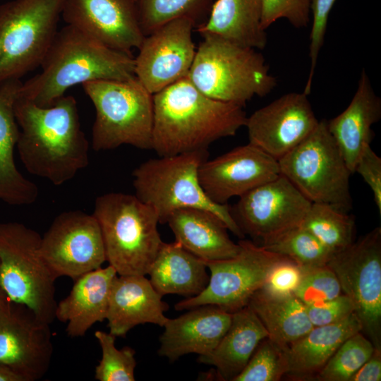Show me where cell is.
<instances>
[{
	"instance_id": "cell-1",
	"label": "cell",
	"mask_w": 381,
	"mask_h": 381,
	"mask_svg": "<svg viewBox=\"0 0 381 381\" xmlns=\"http://www.w3.org/2000/svg\"><path fill=\"white\" fill-rule=\"evenodd\" d=\"M13 110L19 127L16 147L30 174L61 186L89 164L90 145L74 97L64 95L43 107L17 95Z\"/></svg>"
},
{
	"instance_id": "cell-2",
	"label": "cell",
	"mask_w": 381,
	"mask_h": 381,
	"mask_svg": "<svg viewBox=\"0 0 381 381\" xmlns=\"http://www.w3.org/2000/svg\"><path fill=\"white\" fill-rule=\"evenodd\" d=\"M152 150L159 157L207 150L245 126L243 107L212 99L188 76L153 95Z\"/></svg>"
},
{
	"instance_id": "cell-3",
	"label": "cell",
	"mask_w": 381,
	"mask_h": 381,
	"mask_svg": "<svg viewBox=\"0 0 381 381\" xmlns=\"http://www.w3.org/2000/svg\"><path fill=\"white\" fill-rule=\"evenodd\" d=\"M40 67V73L22 83L18 95L43 107L75 85L135 77L132 54L109 48L69 25L58 30Z\"/></svg>"
},
{
	"instance_id": "cell-4",
	"label": "cell",
	"mask_w": 381,
	"mask_h": 381,
	"mask_svg": "<svg viewBox=\"0 0 381 381\" xmlns=\"http://www.w3.org/2000/svg\"><path fill=\"white\" fill-rule=\"evenodd\" d=\"M196 49L188 78L205 95L244 107L277 86L264 56L257 49L205 34Z\"/></svg>"
},
{
	"instance_id": "cell-5",
	"label": "cell",
	"mask_w": 381,
	"mask_h": 381,
	"mask_svg": "<svg viewBox=\"0 0 381 381\" xmlns=\"http://www.w3.org/2000/svg\"><path fill=\"white\" fill-rule=\"evenodd\" d=\"M92 214L117 274L146 276L163 243L155 210L135 195L109 193L96 198Z\"/></svg>"
},
{
	"instance_id": "cell-6",
	"label": "cell",
	"mask_w": 381,
	"mask_h": 381,
	"mask_svg": "<svg viewBox=\"0 0 381 381\" xmlns=\"http://www.w3.org/2000/svg\"><path fill=\"white\" fill-rule=\"evenodd\" d=\"M208 151L201 150L148 159L132 173L136 197L152 207L157 213L159 223L182 208H199L217 215L228 230L244 238L231 212L228 204L212 201L199 181V168L207 159Z\"/></svg>"
},
{
	"instance_id": "cell-7",
	"label": "cell",
	"mask_w": 381,
	"mask_h": 381,
	"mask_svg": "<svg viewBox=\"0 0 381 381\" xmlns=\"http://www.w3.org/2000/svg\"><path fill=\"white\" fill-rule=\"evenodd\" d=\"M82 87L95 109L91 139L95 151L123 145L152 150L153 95L135 77L90 81Z\"/></svg>"
},
{
	"instance_id": "cell-8",
	"label": "cell",
	"mask_w": 381,
	"mask_h": 381,
	"mask_svg": "<svg viewBox=\"0 0 381 381\" xmlns=\"http://www.w3.org/2000/svg\"><path fill=\"white\" fill-rule=\"evenodd\" d=\"M42 236L18 222L0 223V285L42 322H54L56 278L40 253Z\"/></svg>"
},
{
	"instance_id": "cell-9",
	"label": "cell",
	"mask_w": 381,
	"mask_h": 381,
	"mask_svg": "<svg viewBox=\"0 0 381 381\" xmlns=\"http://www.w3.org/2000/svg\"><path fill=\"white\" fill-rule=\"evenodd\" d=\"M280 174L311 202L324 203L344 212L352 208V174L322 119L311 133L278 159Z\"/></svg>"
},
{
	"instance_id": "cell-10",
	"label": "cell",
	"mask_w": 381,
	"mask_h": 381,
	"mask_svg": "<svg viewBox=\"0 0 381 381\" xmlns=\"http://www.w3.org/2000/svg\"><path fill=\"white\" fill-rule=\"evenodd\" d=\"M65 0H11L0 5V84L40 66L58 31Z\"/></svg>"
},
{
	"instance_id": "cell-11",
	"label": "cell",
	"mask_w": 381,
	"mask_h": 381,
	"mask_svg": "<svg viewBox=\"0 0 381 381\" xmlns=\"http://www.w3.org/2000/svg\"><path fill=\"white\" fill-rule=\"evenodd\" d=\"M327 265L351 300L362 332L381 348V228L332 254Z\"/></svg>"
},
{
	"instance_id": "cell-12",
	"label": "cell",
	"mask_w": 381,
	"mask_h": 381,
	"mask_svg": "<svg viewBox=\"0 0 381 381\" xmlns=\"http://www.w3.org/2000/svg\"><path fill=\"white\" fill-rule=\"evenodd\" d=\"M238 244L240 250L234 257L203 260L210 271L207 286L198 295L176 303V310L213 305L234 313L248 305L253 294L262 286L272 267L287 258L248 240H241Z\"/></svg>"
},
{
	"instance_id": "cell-13",
	"label": "cell",
	"mask_w": 381,
	"mask_h": 381,
	"mask_svg": "<svg viewBox=\"0 0 381 381\" xmlns=\"http://www.w3.org/2000/svg\"><path fill=\"white\" fill-rule=\"evenodd\" d=\"M40 253L56 279L65 276L75 280L107 261L97 220L80 210L55 217L41 238Z\"/></svg>"
},
{
	"instance_id": "cell-14",
	"label": "cell",
	"mask_w": 381,
	"mask_h": 381,
	"mask_svg": "<svg viewBox=\"0 0 381 381\" xmlns=\"http://www.w3.org/2000/svg\"><path fill=\"white\" fill-rule=\"evenodd\" d=\"M53 344L49 325L28 306L0 294V363L23 381H37L47 373Z\"/></svg>"
},
{
	"instance_id": "cell-15",
	"label": "cell",
	"mask_w": 381,
	"mask_h": 381,
	"mask_svg": "<svg viewBox=\"0 0 381 381\" xmlns=\"http://www.w3.org/2000/svg\"><path fill=\"white\" fill-rule=\"evenodd\" d=\"M312 202L280 174L239 197L231 214L244 234L264 242L299 226Z\"/></svg>"
},
{
	"instance_id": "cell-16",
	"label": "cell",
	"mask_w": 381,
	"mask_h": 381,
	"mask_svg": "<svg viewBox=\"0 0 381 381\" xmlns=\"http://www.w3.org/2000/svg\"><path fill=\"white\" fill-rule=\"evenodd\" d=\"M195 22L186 17L171 20L145 36L135 60V76L155 95L186 77L195 56Z\"/></svg>"
},
{
	"instance_id": "cell-17",
	"label": "cell",
	"mask_w": 381,
	"mask_h": 381,
	"mask_svg": "<svg viewBox=\"0 0 381 381\" xmlns=\"http://www.w3.org/2000/svg\"><path fill=\"white\" fill-rule=\"evenodd\" d=\"M308 95L289 92L247 116L250 143L276 159L302 142L318 124Z\"/></svg>"
},
{
	"instance_id": "cell-18",
	"label": "cell",
	"mask_w": 381,
	"mask_h": 381,
	"mask_svg": "<svg viewBox=\"0 0 381 381\" xmlns=\"http://www.w3.org/2000/svg\"><path fill=\"white\" fill-rule=\"evenodd\" d=\"M278 160L248 143L202 163L199 181L207 197L227 204L234 197L274 179L280 175Z\"/></svg>"
},
{
	"instance_id": "cell-19",
	"label": "cell",
	"mask_w": 381,
	"mask_h": 381,
	"mask_svg": "<svg viewBox=\"0 0 381 381\" xmlns=\"http://www.w3.org/2000/svg\"><path fill=\"white\" fill-rule=\"evenodd\" d=\"M61 18L66 25L128 54L145 37L135 0H65Z\"/></svg>"
},
{
	"instance_id": "cell-20",
	"label": "cell",
	"mask_w": 381,
	"mask_h": 381,
	"mask_svg": "<svg viewBox=\"0 0 381 381\" xmlns=\"http://www.w3.org/2000/svg\"><path fill=\"white\" fill-rule=\"evenodd\" d=\"M231 319L232 313L213 305L198 306L168 318L159 337L158 354L171 362L188 353L207 355L218 345Z\"/></svg>"
},
{
	"instance_id": "cell-21",
	"label": "cell",
	"mask_w": 381,
	"mask_h": 381,
	"mask_svg": "<svg viewBox=\"0 0 381 381\" xmlns=\"http://www.w3.org/2000/svg\"><path fill=\"white\" fill-rule=\"evenodd\" d=\"M145 275H116L109 301L106 319L109 332L125 337L138 325L151 323L164 327L169 308Z\"/></svg>"
},
{
	"instance_id": "cell-22",
	"label": "cell",
	"mask_w": 381,
	"mask_h": 381,
	"mask_svg": "<svg viewBox=\"0 0 381 381\" xmlns=\"http://www.w3.org/2000/svg\"><path fill=\"white\" fill-rule=\"evenodd\" d=\"M381 118V99L363 69L358 87L348 107L327 121L329 131L351 172L365 147L370 145L372 126Z\"/></svg>"
},
{
	"instance_id": "cell-23",
	"label": "cell",
	"mask_w": 381,
	"mask_h": 381,
	"mask_svg": "<svg viewBox=\"0 0 381 381\" xmlns=\"http://www.w3.org/2000/svg\"><path fill=\"white\" fill-rule=\"evenodd\" d=\"M116 270L108 265L88 272L74 280L69 294L56 305L55 318L66 322L69 337H83L107 314L109 296Z\"/></svg>"
},
{
	"instance_id": "cell-24",
	"label": "cell",
	"mask_w": 381,
	"mask_h": 381,
	"mask_svg": "<svg viewBox=\"0 0 381 381\" xmlns=\"http://www.w3.org/2000/svg\"><path fill=\"white\" fill-rule=\"evenodd\" d=\"M22 85L20 80L0 84V200L10 205H28L39 195L37 186L25 178L14 160L19 127L13 104Z\"/></svg>"
},
{
	"instance_id": "cell-25",
	"label": "cell",
	"mask_w": 381,
	"mask_h": 381,
	"mask_svg": "<svg viewBox=\"0 0 381 381\" xmlns=\"http://www.w3.org/2000/svg\"><path fill=\"white\" fill-rule=\"evenodd\" d=\"M166 223L175 241L204 261L234 257L240 250L227 233L224 223L212 212L199 208L174 211Z\"/></svg>"
},
{
	"instance_id": "cell-26",
	"label": "cell",
	"mask_w": 381,
	"mask_h": 381,
	"mask_svg": "<svg viewBox=\"0 0 381 381\" xmlns=\"http://www.w3.org/2000/svg\"><path fill=\"white\" fill-rule=\"evenodd\" d=\"M361 331L355 313L333 324L313 327L286 348V375L298 380L315 377L339 346Z\"/></svg>"
},
{
	"instance_id": "cell-27",
	"label": "cell",
	"mask_w": 381,
	"mask_h": 381,
	"mask_svg": "<svg viewBox=\"0 0 381 381\" xmlns=\"http://www.w3.org/2000/svg\"><path fill=\"white\" fill-rule=\"evenodd\" d=\"M267 337L268 334L262 322L246 306L232 313L230 326L218 345L210 353L199 356L198 361L215 367L219 380L231 381Z\"/></svg>"
},
{
	"instance_id": "cell-28",
	"label": "cell",
	"mask_w": 381,
	"mask_h": 381,
	"mask_svg": "<svg viewBox=\"0 0 381 381\" xmlns=\"http://www.w3.org/2000/svg\"><path fill=\"white\" fill-rule=\"evenodd\" d=\"M262 0H215L206 21L195 28L237 44L263 49L267 42L262 27Z\"/></svg>"
},
{
	"instance_id": "cell-29",
	"label": "cell",
	"mask_w": 381,
	"mask_h": 381,
	"mask_svg": "<svg viewBox=\"0 0 381 381\" xmlns=\"http://www.w3.org/2000/svg\"><path fill=\"white\" fill-rule=\"evenodd\" d=\"M202 260L178 242H163L150 267V282L161 295L177 294L186 298L200 294L209 277Z\"/></svg>"
},
{
	"instance_id": "cell-30",
	"label": "cell",
	"mask_w": 381,
	"mask_h": 381,
	"mask_svg": "<svg viewBox=\"0 0 381 381\" xmlns=\"http://www.w3.org/2000/svg\"><path fill=\"white\" fill-rule=\"evenodd\" d=\"M247 306L262 322L268 338L283 349L313 327L306 306L294 294L275 295L260 289Z\"/></svg>"
},
{
	"instance_id": "cell-31",
	"label": "cell",
	"mask_w": 381,
	"mask_h": 381,
	"mask_svg": "<svg viewBox=\"0 0 381 381\" xmlns=\"http://www.w3.org/2000/svg\"><path fill=\"white\" fill-rule=\"evenodd\" d=\"M300 226L332 254L344 250L353 241L354 218L327 204L312 202Z\"/></svg>"
},
{
	"instance_id": "cell-32",
	"label": "cell",
	"mask_w": 381,
	"mask_h": 381,
	"mask_svg": "<svg viewBox=\"0 0 381 381\" xmlns=\"http://www.w3.org/2000/svg\"><path fill=\"white\" fill-rule=\"evenodd\" d=\"M260 246L303 268L325 265L332 255L312 234L300 225L267 239Z\"/></svg>"
},
{
	"instance_id": "cell-33",
	"label": "cell",
	"mask_w": 381,
	"mask_h": 381,
	"mask_svg": "<svg viewBox=\"0 0 381 381\" xmlns=\"http://www.w3.org/2000/svg\"><path fill=\"white\" fill-rule=\"evenodd\" d=\"M372 341L361 331L348 337L315 375L320 381H349L370 357Z\"/></svg>"
},
{
	"instance_id": "cell-34",
	"label": "cell",
	"mask_w": 381,
	"mask_h": 381,
	"mask_svg": "<svg viewBox=\"0 0 381 381\" xmlns=\"http://www.w3.org/2000/svg\"><path fill=\"white\" fill-rule=\"evenodd\" d=\"M139 23L145 36L179 18L192 19L196 27L200 13L212 0H135Z\"/></svg>"
},
{
	"instance_id": "cell-35",
	"label": "cell",
	"mask_w": 381,
	"mask_h": 381,
	"mask_svg": "<svg viewBox=\"0 0 381 381\" xmlns=\"http://www.w3.org/2000/svg\"><path fill=\"white\" fill-rule=\"evenodd\" d=\"M95 337L102 349V358L95 368V378L99 381H134L135 350L129 346L116 349V337L110 332L97 330Z\"/></svg>"
},
{
	"instance_id": "cell-36",
	"label": "cell",
	"mask_w": 381,
	"mask_h": 381,
	"mask_svg": "<svg viewBox=\"0 0 381 381\" xmlns=\"http://www.w3.org/2000/svg\"><path fill=\"white\" fill-rule=\"evenodd\" d=\"M286 349L268 337L258 346L244 368L231 381H279L287 373Z\"/></svg>"
},
{
	"instance_id": "cell-37",
	"label": "cell",
	"mask_w": 381,
	"mask_h": 381,
	"mask_svg": "<svg viewBox=\"0 0 381 381\" xmlns=\"http://www.w3.org/2000/svg\"><path fill=\"white\" fill-rule=\"evenodd\" d=\"M341 294L336 274L325 265L303 268L301 281L294 295L308 306L332 299Z\"/></svg>"
},
{
	"instance_id": "cell-38",
	"label": "cell",
	"mask_w": 381,
	"mask_h": 381,
	"mask_svg": "<svg viewBox=\"0 0 381 381\" xmlns=\"http://www.w3.org/2000/svg\"><path fill=\"white\" fill-rule=\"evenodd\" d=\"M262 27L265 30L279 19L296 28H306L310 20L311 0H262Z\"/></svg>"
},
{
	"instance_id": "cell-39",
	"label": "cell",
	"mask_w": 381,
	"mask_h": 381,
	"mask_svg": "<svg viewBox=\"0 0 381 381\" xmlns=\"http://www.w3.org/2000/svg\"><path fill=\"white\" fill-rule=\"evenodd\" d=\"M335 1L336 0H311L312 25L309 44L310 71L303 90V92L308 95L311 92L313 78L318 55L324 43L329 15Z\"/></svg>"
},
{
	"instance_id": "cell-40",
	"label": "cell",
	"mask_w": 381,
	"mask_h": 381,
	"mask_svg": "<svg viewBox=\"0 0 381 381\" xmlns=\"http://www.w3.org/2000/svg\"><path fill=\"white\" fill-rule=\"evenodd\" d=\"M303 274V267L284 258L270 270L260 288L275 295H292L298 288Z\"/></svg>"
},
{
	"instance_id": "cell-41",
	"label": "cell",
	"mask_w": 381,
	"mask_h": 381,
	"mask_svg": "<svg viewBox=\"0 0 381 381\" xmlns=\"http://www.w3.org/2000/svg\"><path fill=\"white\" fill-rule=\"evenodd\" d=\"M306 308L313 327L333 324L354 313L351 300L343 293L332 299L306 306Z\"/></svg>"
},
{
	"instance_id": "cell-42",
	"label": "cell",
	"mask_w": 381,
	"mask_h": 381,
	"mask_svg": "<svg viewBox=\"0 0 381 381\" xmlns=\"http://www.w3.org/2000/svg\"><path fill=\"white\" fill-rule=\"evenodd\" d=\"M368 185L373 194L374 201L381 214V158L373 151L370 145L363 150L354 168Z\"/></svg>"
},
{
	"instance_id": "cell-43",
	"label": "cell",
	"mask_w": 381,
	"mask_h": 381,
	"mask_svg": "<svg viewBox=\"0 0 381 381\" xmlns=\"http://www.w3.org/2000/svg\"><path fill=\"white\" fill-rule=\"evenodd\" d=\"M381 380V348H375L370 357L350 378L349 381Z\"/></svg>"
},
{
	"instance_id": "cell-44",
	"label": "cell",
	"mask_w": 381,
	"mask_h": 381,
	"mask_svg": "<svg viewBox=\"0 0 381 381\" xmlns=\"http://www.w3.org/2000/svg\"><path fill=\"white\" fill-rule=\"evenodd\" d=\"M0 381H23L21 377L16 374L7 365L0 363Z\"/></svg>"
},
{
	"instance_id": "cell-45",
	"label": "cell",
	"mask_w": 381,
	"mask_h": 381,
	"mask_svg": "<svg viewBox=\"0 0 381 381\" xmlns=\"http://www.w3.org/2000/svg\"><path fill=\"white\" fill-rule=\"evenodd\" d=\"M3 291L2 288L1 287V285H0V294L1 292Z\"/></svg>"
}]
</instances>
